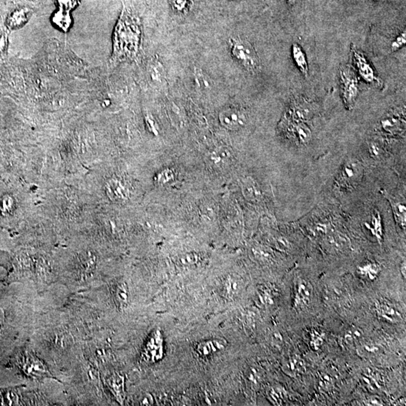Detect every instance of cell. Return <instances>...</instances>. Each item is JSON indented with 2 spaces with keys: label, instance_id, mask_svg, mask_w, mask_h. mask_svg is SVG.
Instances as JSON below:
<instances>
[{
  "label": "cell",
  "instance_id": "cell-2",
  "mask_svg": "<svg viewBox=\"0 0 406 406\" xmlns=\"http://www.w3.org/2000/svg\"><path fill=\"white\" fill-rule=\"evenodd\" d=\"M231 53L234 58L250 71L259 67V59L252 44L241 38H233L230 41Z\"/></svg>",
  "mask_w": 406,
  "mask_h": 406
},
{
  "label": "cell",
  "instance_id": "cell-7",
  "mask_svg": "<svg viewBox=\"0 0 406 406\" xmlns=\"http://www.w3.org/2000/svg\"><path fill=\"white\" fill-rule=\"evenodd\" d=\"M362 165L357 160H349L342 167L339 182L345 187H354L361 182L362 179Z\"/></svg>",
  "mask_w": 406,
  "mask_h": 406
},
{
  "label": "cell",
  "instance_id": "cell-11",
  "mask_svg": "<svg viewBox=\"0 0 406 406\" xmlns=\"http://www.w3.org/2000/svg\"><path fill=\"white\" fill-rule=\"evenodd\" d=\"M33 12L27 7L19 8L9 14L6 20V27L10 30H17L27 25Z\"/></svg>",
  "mask_w": 406,
  "mask_h": 406
},
{
  "label": "cell",
  "instance_id": "cell-26",
  "mask_svg": "<svg viewBox=\"0 0 406 406\" xmlns=\"http://www.w3.org/2000/svg\"><path fill=\"white\" fill-rule=\"evenodd\" d=\"M366 227L369 230H371L375 238L378 240L379 242L382 240V225L381 219H380V214L376 211L375 214L372 216V222L371 224H366Z\"/></svg>",
  "mask_w": 406,
  "mask_h": 406
},
{
  "label": "cell",
  "instance_id": "cell-34",
  "mask_svg": "<svg viewBox=\"0 0 406 406\" xmlns=\"http://www.w3.org/2000/svg\"><path fill=\"white\" fill-rule=\"evenodd\" d=\"M406 42V34L405 31L399 34L397 37L396 38L394 41L391 43V50L392 52H396V51L400 49L402 46L405 45Z\"/></svg>",
  "mask_w": 406,
  "mask_h": 406
},
{
  "label": "cell",
  "instance_id": "cell-23",
  "mask_svg": "<svg viewBox=\"0 0 406 406\" xmlns=\"http://www.w3.org/2000/svg\"><path fill=\"white\" fill-rule=\"evenodd\" d=\"M20 396L17 389L0 390V405H18Z\"/></svg>",
  "mask_w": 406,
  "mask_h": 406
},
{
  "label": "cell",
  "instance_id": "cell-3",
  "mask_svg": "<svg viewBox=\"0 0 406 406\" xmlns=\"http://www.w3.org/2000/svg\"><path fill=\"white\" fill-rule=\"evenodd\" d=\"M340 81L344 103L348 109H351L356 103L359 93L357 78L351 68L343 67L340 70Z\"/></svg>",
  "mask_w": 406,
  "mask_h": 406
},
{
  "label": "cell",
  "instance_id": "cell-5",
  "mask_svg": "<svg viewBox=\"0 0 406 406\" xmlns=\"http://www.w3.org/2000/svg\"><path fill=\"white\" fill-rule=\"evenodd\" d=\"M163 356V339L160 331L157 330L150 337L144 351L142 352V357L144 362L147 364H154L158 362Z\"/></svg>",
  "mask_w": 406,
  "mask_h": 406
},
{
  "label": "cell",
  "instance_id": "cell-17",
  "mask_svg": "<svg viewBox=\"0 0 406 406\" xmlns=\"http://www.w3.org/2000/svg\"><path fill=\"white\" fill-rule=\"evenodd\" d=\"M227 342L223 339L204 341L197 346V352L202 356H208L224 349Z\"/></svg>",
  "mask_w": 406,
  "mask_h": 406
},
{
  "label": "cell",
  "instance_id": "cell-27",
  "mask_svg": "<svg viewBox=\"0 0 406 406\" xmlns=\"http://www.w3.org/2000/svg\"><path fill=\"white\" fill-rule=\"evenodd\" d=\"M381 125L384 130L390 133H393L399 130V127L402 126V122L396 116H389L384 118L381 122Z\"/></svg>",
  "mask_w": 406,
  "mask_h": 406
},
{
  "label": "cell",
  "instance_id": "cell-30",
  "mask_svg": "<svg viewBox=\"0 0 406 406\" xmlns=\"http://www.w3.org/2000/svg\"><path fill=\"white\" fill-rule=\"evenodd\" d=\"M328 243L335 249H342L348 245V240L345 237L339 235H330L328 238Z\"/></svg>",
  "mask_w": 406,
  "mask_h": 406
},
{
  "label": "cell",
  "instance_id": "cell-4",
  "mask_svg": "<svg viewBox=\"0 0 406 406\" xmlns=\"http://www.w3.org/2000/svg\"><path fill=\"white\" fill-rule=\"evenodd\" d=\"M20 366L22 371L31 378H54L44 363L32 353H26L23 354L20 361Z\"/></svg>",
  "mask_w": 406,
  "mask_h": 406
},
{
  "label": "cell",
  "instance_id": "cell-14",
  "mask_svg": "<svg viewBox=\"0 0 406 406\" xmlns=\"http://www.w3.org/2000/svg\"><path fill=\"white\" fill-rule=\"evenodd\" d=\"M106 382L110 391L120 403H123L125 399V378L124 375L114 373L106 378Z\"/></svg>",
  "mask_w": 406,
  "mask_h": 406
},
{
  "label": "cell",
  "instance_id": "cell-38",
  "mask_svg": "<svg viewBox=\"0 0 406 406\" xmlns=\"http://www.w3.org/2000/svg\"><path fill=\"white\" fill-rule=\"evenodd\" d=\"M369 151H370L371 155L372 157H378L379 154H380V147L378 144H376L375 142H372L370 145H369Z\"/></svg>",
  "mask_w": 406,
  "mask_h": 406
},
{
  "label": "cell",
  "instance_id": "cell-25",
  "mask_svg": "<svg viewBox=\"0 0 406 406\" xmlns=\"http://www.w3.org/2000/svg\"><path fill=\"white\" fill-rule=\"evenodd\" d=\"M358 270L362 276L366 277L371 281H373L378 276L380 269L378 264H375V262H368V264L360 267Z\"/></svg>",
  "mask_w": 406,
  "mask_h": 406
},
{
  "label": "cell",
  "instance_id": "cell-35",
  "mask_svg": "<svg viewBox=\"0 0 406 406\" xmlns=\"http://www.w3.org/2000/svg\"><path fill=\"white\" fill-rule=\"evenodd\" d=\"M179 260L183 265H194L198 262L199 257L197 254H187L180 257Z\"/></svg>",
  "mask_w": 406,
  "mask_h": 406
},
{
  "label": "cell",
  "instance_id": "cell-6",
  "mask_svg": "<svg viewBox=\"0 0 406 406\" xmlns=\"http://www.w3.org/2000/svg\"><path fill=\"white\" fill-rule=\"evenodd\" d=\"M351 51L353 62L359 71L360 76L367 82L377 84L378 86L381 85V80L377 76L375 70L367 61L364 54L353 46H352Z\"/></svg>",
  "mask_w": 406,
  "mask_h": 406
},
{
  "label": "cell",
  "instance_id": "cell-15",
  "mask_svg": "<svg viewBox=\"0 0 406 406\" xmlns=\"http://www.w3.org/2000/svg\"><path fill=\"white\" fill-rule=\"evenodd\" d=\"M17 201L10 193L0 194V220H8L15 214Z\"/></svg>",
  "mask_w": 406,
  "mask_h": 406
},
{
  "label": "cell",
  "instance_id": "cell-42",
  "mask_svg": "<svg viewBox=\"0 0 406 406\" xmlns=\"http://www.w3.org/2000/svg\"><path fill=\"white\" fill-rule=\"evenodd\" d=\"M2 318H2V314L0 313V321H1Z\"/></svg>",
  "mask_w": 406,
  "mask_h": 406
},
{
  "label": "cell",
  "instance_id": "cell-40",
  "mask_svg": "<svg viewBox=\"0 0 406 406\" xmlns=\"http://www.w3.org/2000/svg\"><path fill=\"white\" fill-rule=\"evenodd\" d=\"M400 271H401V274H402V277H403L404 278H405V276H406V274H405L406 268H405V260H404V262H402V264H401Z\"/></svg>",
  "mask_w": 406,
  "mask_h": 406
},
{
  "label": "cell",
  "instance_id": "cell-13",
  "mask_svg": "<svg viewBox=\"0 0 406 406\" xmlns=\"http://www.w3.org/2000/svg\"><path fill=\"white\" fill-rule=\"evenodd\" d=\"M243 281L235 275H228L221 284V294L229 299H233L243 291Z\"/></svg>",
  "mask_w": 406,
  "mask_h": 406
},
{
  "label": "cell",
  "instance_id": "cell-19",
  "mask_svg": "<svg viewBox=\"0 0 406 406\" xmlns=\"http://www.w3.org/2000/svg\"><path fill=\"white\" fill-rule=\"evenodd\" d=\"M242 189L245 198L249 201H258L262 197L259 186L253 178H245L242 184Z\"/></svg>",
  "mask_w": 406,
  "mask_h": 406
},
{
  "label": "cell",
  "instance_id": "cell-9",
  "mask_svg": "<svg viewBox=\"0 0 406 406\" xmlns=\"http://www.w3.org/2000/svg\"><path fill=\"white\" fill-rule=\"evenodd\" d=\"M313 295V286L309 281L299 278L295 284V295H294V307L298 309H302L308 306Z\"/></svg>",
  "mask_w": 406,
  "mask_h": 406
},
{
  "label": "cell",
  "instance_id": "cell-39",
  "mask_svg": "<svg viewBox=\"0 0 406 406\" xmlns=\"http://www.w3.org/2000/svg\"><path fill=\"white\" fill-rule=\"evenodd\" d=\"M196 81H197L199 86L208 87V82L207 81L206 79H205V76H203V73H201V74L197 73V74L196 75Z\"/></svg>",
  "mask_w": 406,
  "mask_h": 406
},
{
  "label": "cell",
  "instance_id": "cell-21",
  "mask_svg": "<svg viewBox=\"0 0 406 406\" xmlns=\"http://www.w3.org/2000/svg\"><path fill=\"white\" fill-rule=\"evenodd\" d=\"M113 294H114V300L120 308L127 306L129 302V291L126 283H117L114 286Z\"/></svg>",
  "mask_w": 406,
  "mask_h": 406
},
{
  "label": "cell",
  "instance_id": "cell-20",
  "mask_svg": "<svg viewBox=\"0 0 406 406\" xmlns=\"http://www.w3.org/2000/svg\"><path fill=\"white\" fill-rule=\"evenodd\" d=\"M292 55L294 62L299 71L302 75L308 77L309 75V67H308V60L306 59L305 52L302 50V47L297 43H294L292 46Z\"/></svg>",
  "mask_w": 406,
  "mask_h": 406
},
{
  "label": "cell",
  "instance_id": "cell-36",
  "mask_svg": "<svg viewBox=\"0 0 406 406\" xmlns=\"http://www.w3.org/2000/svg\"><path fill=\"white\" fill-rule=\"evenodd\" d=\"M379 350H380L379 347L374 345L373 343L366 344L361 348L363 353H366V354H375V353H378Z\"/></svg>",
  "mask_w": 406,
  "mask_h": 406
},
{
  "label": "cell",
  "instance_id": "cell-24",
  "mask_svg": "<svg viewBox=\"0 0 406 406\" xmlns=\"http://www.w3.org/2000/svg\"><path fill=\"white\" fill-rule=\"evenodd\" d=\"M294 133L302 144L309 142L312 138V131L304 122H296L294 126Z\"/></svg>",
  "mask_w": 406,
  "mask_h": 406
},
{
  "label": "cell",
  "instance_id": "cell-37",
  "mask_svg": "<svg viewBox=\"0 0 406 406\" xmlns=\"http://www.w3.org/2000/svg\"><path fill=\"white\" fill-rule=\"evenodd\" d=\"M139 403L141 405H152L154 404V399L150 394L144 395L140 399Z\"/></svg>",
  "mask_w": 406,
  "mask_h": 406
},
{
  "label": "cell",
  "instance_id": "cell-22",
  "mask_svg": "<svg viewBox=\"0 0 406 406\" xmlns=\"http://www.w3.org/2000/svg\"><path fill=\"white\" fill-rule=\"evenodd\" d=\"M282 369L288 375H291V376H296L303 371V362L298 356H293V357L289 358L284 363Z\"/></svg>",
  "mask_w": 406,
  "mask_h": 406
},
{
  "label": "cell",
  "instance_id": "cell-16",
  "mask_svg": "<svg viewBox=\"0 0 406 406\" xmlns=\"http://www.w3.org/2000/svg\"><path fill=\"white\" fill-rule=\"evenodd\" d=\"M382 194L386 197L387 200L391 204V208H393V212L396 218V223L400 226L402 229H405L406 223V208L405 203L402 200H397L391 197L387 191L382 190Z\"/></svg>",
  "mask_w": 406,
  "mask_h": 406
},
{
  "label": "cell",
  "instance_id": "cell-41",
  "mask_svg": "<svg viewBox=\"0 0 406 406\" xmlns=\"http://www.w3.org/2000/svg\"><path fill=\"white\" fill-rule=\"evenodd\" d=\"M296 2H297V0H288V4L291 5V6L295 4Z\"/></svg>",
  "mask_w": 406,
  "mask_h": 406
},
{
  "label": "cell",
  "instance_id": "cell-18",
  "mask_svg": "<svg viewBox=\"0 0 406 406\" xmlns=\"http://www.w3.org/2000/svg\"><path fill=\"white\" fill-rule=\"evenodd\" d=\"M308 103L302 99H296L293 101L290 108V114L296 122H303L309 117L310 109Z\"/></svg>",
  "mask_w": 406,
  "mask_h": 406
},
{
  "label": "cell",
  "instance_id": "cell-12",
  "mask_svg": "<svg viewBox=\"0 0 406 406\" xmlns=\"http://www.w3.org/2000/svg\"><path fill=\"white\" fill-rule=\"evenodd\" d=\"M106 194L113 201H124L128 199L130 192L126 184L117 178H112L106 186Z\"/></svg>",
  "mask_w": 406,
  "mask_h": 406
},
{
  "label": "cell",
  "instance_id": "cell-8",
  "mask_svg": "<svg viewBox=\"0 0 406 406\" xmlns=\"http://www.w3.org/2000/svg\"><path fill=\"white\" fill-rule=\"evenodd\" d=\"M221 124L229 130H238L245 125L246 114L238 108H227L223 110L219 115Z\"/></svg>",
  "mask_w": 406,
  "mask_h": 406
},
{
  "label": "cell",
  "instance_id": "cell-29",
  "mask_svg": "<svg viewBox=\"0 0 406 406\" xmlns=\"http://www.w3.org/2000/svg\"><path fill=\"white\" fill-rule=\"evenodd\" d=\"M230 157L231 154L229 152L228 150L220 149L211 154V160L217 164L226 163V162L229 161Z\"/></svg>",
  "mask_w": 406,
  "mask_h": 406
},
{
  "label": "cell",
  "instance_id": "cell-10",
  "mask_svg": "<svg viewBox=\"0 0 406 406\" xmlns=\"http://www.w3.org/2000/svg\"><path fill=\"white\" fill-rule=\"evenodd\" d=\"M375 308L378 316L388 322L398 323L402 321V315L399 308L387 299L377 300Z\"/></svg>",
  "mask_w": 406,
  "mask_h": 406
},
{
  "label": "cell",
  "instance_id": "cell-32",
  "mask_svg": "<svg viewBox=\"0 0 406 406\" xmlns=\"http://www.w3.org/2000/svg\"><path fill=\"white\" fill-rule=\"evenodd\" d=\"M361 338H362V331L356 328L348 330L345 336V341L349 344L354 343Z\"/></svg>",
  "mask_w": 406,
  "mask_h": 406
},
{
  "label": "cell",
  "instance_id": "cell-33",
  "mask_svg": "<svg viewBox=\"0 0 406 406\" xmlns=\"http://www.w3.org/2000/svg\"><path fill=\"white\" fill-rule=\"evenodd\" d=\"M9 47V38L6 33H0V60H3L7 54Z\"/></svg>",
  "mask_w": 406,
  "mask_h": 406
},
{
  "label": "cell",
  "instance_id": "cell-1",
  "mask_svg": "<svg viewBox=\"0 0 406 406\" xmlns=\"http://www.w3.org/2000/svg\"><path fill=\"white\" fill-rule=\"evenodd\" d=\"M139 21L126 10H123L113 36L111 63L135 60L139 53L141 42Z\"/></svg>",
  "mask_w": 406,
  "mask_h": 406
},
{
  "label": "cell",
  "instance_id": "cell-28",
  "mask_svg": "<svg viewBox=\"0 0 406 406\" xmlns=\"http://www.w3.org/2000/svg\"><path fill=\"white\" fill-rule=\"evenodd\" d=\"M170 4L178 13H187L192 7V0H170Z\"/></svg>",
  "mask_w": 406,
  "mask_h": 406
},
{
  "label": "cell",
  "instance_id": "cell-31",
  "mask_svg": "<svg viewBox=\"0 0 406 406\" xmlns=\"http://www.w3.org/2000/svg\"><path fill=\"white\" fill-rule=\"evenodd\" d=\"M267 393V396L272 403L275 405H281L284 399V395L281 390L278 388H270Z\"/></svg>",
  "mask_w": 406,
  "mask_h": 406
}]
</instances>
